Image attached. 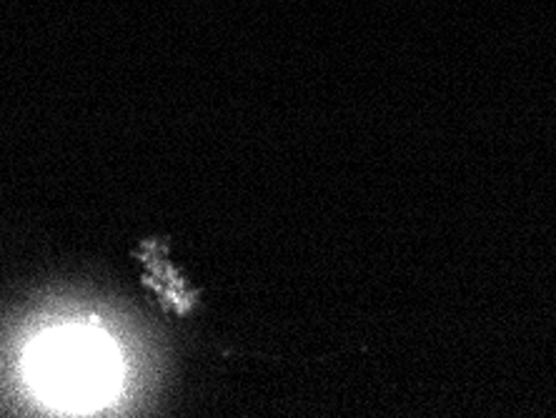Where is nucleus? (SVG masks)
Wrapping results in <instances>:
<instances>
[{
  "label": "nucleus",
  "instance_id": "1",
  "mask_svg": "<svg viewBox=\"0 0 556 418\" xmlns=\"http://www.w3.org/2000/svg\"><path fill=\"white\" fill-rule=\"evenodd\" d=\"M28 376L55 406L93 408L116 389L118 360L103 335L65 329L36 343L28 356Z\"/></svg>",
  "mask_w": 556,
  "mask_h": 418
}]
</instances>
